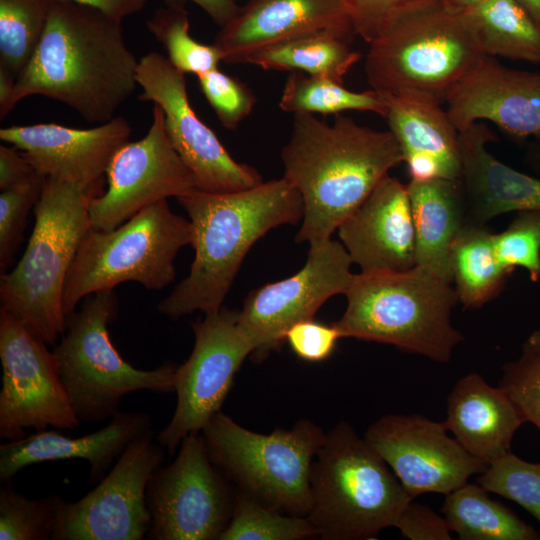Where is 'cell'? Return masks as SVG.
I'll use <instances>...</instances> for the list:
<instances>
[{
	"label": "cell",
	"mask_w": 540,
	"mask_h": 540,
	"mask_svg": "<svg viewBox=\"0 0 540 540\" xmlns=\"http://www.w3.org/2000/svg\"><path fill=\"white\" fill-rule=\"evenodd\" d=\"M58 495L29 499L10 483L0 489V539L46 540L57 522Z\"/></svg>",
	"instance_id": "cell-36"
},
{
	"label": "cell",
	"mask_w": 540,
	"mask_h": 540,
	"mask_svg": "<svg viewBox=\"0 0 540 540\" xmlns=\"http://www.w3.org/2000/svg\"><path fill=\"white\" fill-rule=\"evenodd\" d=\"M279 107L292 114L338 115L344 111L355 110L373 112L384 117L387 112L384 96L373 89L352 91L331 78L298 71L288 75Z\"/></svg>",
	"instance_id": "cell-32"
},
{
	"label": "cell",
	"mask_w": 540,
	"mask_h": 540,
	"mask_svg": "<svg viewBox=\"0 0 540 540\" xmlns=\"http://www.w3.org/2000/svg\"><path fill=\"white\" fill-rule=\"evenodd\" d=\"M444 422L419 414H389L372 423L365 441L385 461L408 495L448 494L488 467L447 434Z\"/></svg>",
	"instance_id": "cell-18"
},
{
	"label": "cell",
	"mask_w": 540,
	"mask_h": 540,
	"mask_svg": "<svg viewBox=\"0 0 540 540\" xmlns=\"http://www.w3.org/2000/svg\"><path fill=\"white\" fill-rule=\"evenodd\" d=\"M446 403L447 430L487 466L511 452L515 433L526 423L507 394L478 373L462 376Z\"/></svg>",
	"instance_id": "cell-26"
},
{
	"label": "cell",
	"mask_w": 540,
	"mask_h": 540,
	"mask_svg": "<svg viewBox=\"0 0 540 540\" xmlns=\"http://www.w3.org/2000/svg\"><path fill=\"white\" fill-rule=\"evenodd\" d=\"M286 178L303 202L297 243L331 238L373 189L404 162L390 130L358 124L338 114L329 124L314 114H293L281 151Z\"/></svg>",
	"instance_id": "cell-2"
},
{
	"label": "cell",
	"mask_w": 540,
	"mask_h": 540,
	"mask_svg": "<svg viewBox=\"0 0 540 540\" xmlns=\"http://www.w3.org/2000/svg\"><path fill=\"white\" fill-rule=\"evenodd\" d=\"M0 438H25L27 429H74L77 418L47 344L9 310L0 309Z\"/></svg>",
	"instance_id": "cell-12"
},
{
	"label": "cell",
	"mask_w": 540,
	"mask_h": 540,
	"mask_svg": "<svg viewBox=\"0 0 540 540\" xmlns=\"http://www.w3.org/2000/svg\"><path fill=\"white\" fill-rule=\"evenodd\" d=\"M145 412H117L108 425L88 435L70 438L41 430L0 445V481L10 483L23 468L45 461L83 459L90 466V481H101L108 470L140 435L151 430Z\"/></svg>",
	"instance_id": "cell-23"
},
{
	"label": "cell",
	"mask_w": 540,
	"mask_h": 540,
	"mask_svg": "<svg viewBox=\"0 0 540 540\" xmlns=\"http://www.w3.org/2000/svg\"><path fill=\"white\" fill-rule=\"evenodd\" d=\"M53 0H0V67L15 78L33 56Z\"/></svg>",
	"instance_id": "cell-33"
},
{
	"label": "cell",
	"mask_w": 540,
	"mask_h": 540,
	"mask_svg": "<svg viewBox=\"0 0 540 540\" xmlns=\"http://www.w3.org/2000/svg\"><path fill=\"white\" fill-rule=\"evenodd\" d=\"M352 264L343 244L329 238L309 244L297 273L251 291L239 310L240 326L255 345L251 357L264 360L293 325L314 319L330 297L345 294L354 277Z\"/></svg>",
	"instance_id": "cell-16"
},
{
	"label": "cell",
	"mask_w": 540,
	"mask_h": 540,
	"mask_svg": "<svg viewBox=\"0 0 540 540\" xmlns=\"http://www.w3.org/2000/svg\"><path fill=\"white\" fill-rule=\"evenodd\" d=\"M493 139L480 122L459 132L460 180L471 224L485 226L491 219L510 212L540 211V179L493 156L487 149Z\"/></svg>",
	"instance_id": "cell-24"
},
{
	"label": "cell",
	"mask_w": 540,
	"mask_h": 540,
	"mask_svg": "<svg viewBox=\"0 0 540 540\" xmlns=\"http://www.w3.org/2000/svg\"><path fill=\"white\" fill-rule=\"evenodd\" d=\"M476 483L517 503L540 525V462L525 461L511 451L490 464Z\"/></svg>",
	"instance_id": "cell-37"
},
{
	"label": "cell",
	"mask_w": 540,
	"mask_h": 540,
	"mask_svg": "<svg viewBox=\"0 0 540 540\" xmlns=\"http://www.w3.org/2000/svg\"><path fill=\"white\" fill-rule=\"evenodd\" d=\"M384 116L407 164L411 181L460 179L459 131L440 104L417 97L383 95Z\"/></svg>",
	"instance_id": "cell-25"
},
{
	"label": "cell",
	"mask_w": 540,
	"mask_h": 540,
	"mask_svg": "<svg viewBox=\"0 0 540 540\" xmlns=\"http://www.w3.org/2000/svg\"><path fill=\"white\" fill-rule=\"evenodd\" d=\"M440 0H342L356 36L367 44L409 14Z\"/></svg>",
	"instance_id": "cell-42"
},
{
	"label": "cell",
	"mask_w": 540,
	"mask_h": 540,
	"mask_svg": "<svg viewBox=\"0 0 540 540\" xmlns=\"http://www.w3.org/2000/svg\"><path fill=\"white\" fill-rule=\"evenodd\" d=\"M138 64L124 40L122 21L89 6L53 0L41 40L16 78L11 107L41 95L87 122L106 123L134 93Z\"/></svg>",
	"instance_id": "cell-1"
},
{
	"label": "cell",
	"mask_w": 540,
	"mask_h": 540,
	"mask_svg": "<svg viewBox=\"0 0 540 540\" xmlns=\"http://www.w3.org/2000/svg\"><path fill=\"white\" fill-rule=\"evenodd\" d=\"M342 338L337 327L311 320L293 325L286 333L285 341L302 360L319 362L327 359Z\"/></svg>",
	"instance_id": "cell-43"
},
{
	"label": "cell",
	"mask_w": 540,
	"mask_h": 540,
	"mask_svg": "<svg viewBox=\"0 0 540 540\" xmlns=\"http://www.w3.org/2000/svg\"><path fill=\"white\" fill-rule=\"evenodd\" d=\"M407 189L415 228V266L452 283V247L468 223L461 180H410Z\"/></svg>",
	"instance_id": "cell-27"
},
{
	"label": "cell",
	"mask_w": 540,
	"mask_h": 540,
	"mask_svg": "<svg viewBox=\"0 0 540 540\" xmlns=\"http://www.w3.org/2000/svg\"><path fill=\"white\" fill-rule=\"evenodd\" d=\"M446 111L460 132L490 121L540 144V73L512 69L485 56L448 97Z\"/></svg>",
	"instance_id": "cell-20"
},
{
	"label": "cell",
	"mask_w": 540,
	"mask_h": 540,
	"mask_svg": "<svg viewBox=\"0 0 540 540\" xmlns=\"http://www.w3.org/2000/svg\"><path fill=\"white\" fill-rule=\"evenodd\" d=\"M441 512L461 540H540V533L480 484L465 483L445 495Z\"/></svg>",
	"instance_id": "cell-30"
},
{
	"label": "cell",
	"mask_w": 540,
	"mask_h": 540,
	"mask_svg": "<svg viewBox=\"0 0 540 540\" xmlns=\"http://www.w3.org/2000/svg\"><path fill=\"white\" fill-rule=\"evenodd\" d=\"M531 160L533 165L540 171V144L534 149Z\"/></svg>",
	"instance_id": "cell-51"
},
{
	"label": "cell",
	"mask_w": 540,
	"mask_h": 540,
	"mask_svg": "<svg viewBox=\"0 0 540 540\" xmlns=\"http://www.w3.org/2000/svg\"><path fill=\"white\" fill-rule=\"evenodd\" d=\"M175 459L150 477L149 540H219L235 504V488L211 462L203 438L186 436Z\"/></svg>",
	"instance_id": "cell-11"
},
{
	"label": "cell",
	"mask_w": 540,
	"mask_h": 540,
	"mask_svg": "<svg viewBox=\"0 0 540 540\" xmlns=\"http://www.w3.org/2000/svg\"><path fill=\"white\" fill-rule=\"evenodd\" d=\"M36 171L22 152L14 146H0V190L8 189Z\"/></svg>",
	"instance_id": "cell-45"
},
{
	"label": "cell",
	"mask_w": 540,
	"mask_h": 540,
	"mask_svg": "<svg viewBox=\"0 0 540 540\" xmlns=\"http://www.w3.org/2000/svg\"><path fill=\"white\" fill-rule=\"evenodd\" d=\"M118 310L113 290L93 294L80 310L66 316L65 331L52 351L80 422L112 418L122 398L136 391L174 392L176 364L138 369L114 347L108 325Z\"/></svg>",
	"instance_id": "cell-9"
},
{
	"label": "cell",
	"mask_w": 540,
	"mask_h": 540,
	"mask_svg": "<svg viewBox=\"0 0 540 540\" xmlns=\"http://www.w3.org/2000/svg\"><path fill=\"white\" fill-rule=\"evenodd\" d=\"M202 93L226 129H236L256 104L252 91L218 68L197 76Z\"/></svg>",
	"instance_id": "cell-41"
},
{
	"label": "cell",
	"mask_w": 540,
	"mask_h": 540,
	"mask_svg": "<svg viewBox=\"0 0 540 540\" xmlns=\"http://www.w3.org/2000/svg\"><path fill=\"white\" fill-rule=\"evenodd\" d=\"M194 347L175 372L174 414L157 435L170 455L190 434H199L221 410L235 374L255 345L239 323V310L221 307L192 323Z\"/></svg>",
	"instance_id": "cell-13"
},
{
	"label": "cell",
	"mask_w": 540,
	"mask_h": 540,
	"mask_svg": "<svg viewBox=\"0 0 540 540\" xmlns=\"http://www.w3.org/2000/svg\"><path fill=\"white\" fill-rule=\"evenodd\" d=\"M540 24V0H518Z\"/></svg>",
	"instance_id": "cell-50"
},
{
	"label": "cell",
	"mask_w": 540,
	"mask_h": 540,
	"mask_svg": "<svg viewBox=\"0 0 540 540\" xmlns=\"http://www.w3.org/2000/svg\"><path fill=\"white\" fill-rule=\"evenodd\" d=\"M190 220L172 212L167 200L144 208L119 227L91 228L68 272L63 310L69 315L86 296L133 281L161 290L175 278L178 251L192 244Z\"/></svg>",
	"instance_id": "cell-10"
},
{
	"label": "cell",
	"mask_w": 540,
	"mask_h": 540,
	"mask_svg": "<svg viewBox=\"0 0 540 540\" xmlns=\"http://www.w3.org/2000/svg\"><path fill=\"white\" fill-rule=\"evenodd\" d=\"M106 175L107 190L94 197L89 207L91 228L96 230H113L146 207L197 189L192 172L169 140L157 104L147 134L120 148Z\"/></svg>",
	"instance_id": "cell-17"
},
{
	"label": "cell",
	"mask_w": 540,
	"mask_h": 540,
	"mask_svg": "<svg viewBox=\"0 0 540 540\" xmlns=\"http://www.w3.org/2000/svg\"><path fill=\"white\" fill-rule=\"evenodd\" d=\"M498 386L540 432V326L523 342L519 356L503 366Z\"/></svg>",
	"instance_id": "cell-38"
},
{
	"label": "cell",
	"mask_w": 540,
	"mask_h": 540,
	"mask_svg": "<svg viewBox=\"0 0 540 540\" xmlns=\"http://www.w3.org/2000/svg\"><path fill=\"white\" fill-rule=\"evenodd\" d=\"M177 200L192 224L195 255L189 275L158 305L172 320L218 311L254 243L303 217L302 198L284 177L231 193L195 189Z\"/></svg>",
	"instance_id": "cell-3"
},
{
	"label": "cell",
	"mask_w": 540,
	"mask_h": 540,
	"mask_svg": "<svg viewBox=\"0 0 540 540\" xmlns=\"http://www.w3.org/2000/svg\"><path fill=\"white\" fill-rule=\"evenodd\" d=\"M101 190L102 181L82 185L45 178L26 250L13 270L1 275V307L47 345H54L65 331L66 278L91 229L90 203Z\"/></svg>",
	"instance_id": "cell-4"
},
{
	"label": "cell",
	"mask_w": 540,
	"mask_h": 540,
	"mask_svg": "<svg viewBox=\"0 0 540 540\" xmlns=\"http://www.w3.org/2000/svg\"><path fill=\"white\" fill-rule=\"evenodd\" d=\"M484 0H440V2L448 9L462 13L473 8Z\"/></svg>",
	"instance_id": "cell-49"
},
{
	"label": "cell",
	"mask_w": 540,
	"mask_h": 540,
	"mask_svg": "<svg viewBox=\"0 0 540 540\" xmlns=\"http://www.w3.org/2000/svg\"><path fill=\"white\" fill-rule=\"evenodd\" d=\"M306 516L325 540L375 539L413 500L385 461L340 422L326 432L310 475Z\"/></svg>",
	"instance_id": "cell-6"
},
{
	"label": "cell",
	"mask_w": 540,
	"mask_h": 540,
	"mask_svg": "<svg viewBox=\"0 0 540 540\" xmlns=\"http://www.w3.org/2000/svg\"><path fill=\"white\" fill-rule=\"evenodd\" d=\"M340 242L361 272L415 266V228L407 184L387 175L338 227Z\"/></svg>",
	"instance_id": "cell-21"
},
{
	"label": "cell",
	"mask_w": 540,
	"mask_h": 540,
	"mask_svg": "<svg viewBox=\"0 0 540 540\" xmlns=\"http://www.w3.org/2000/svg\"><path fill=\"white\" fill-rule=\"evenodd\" d=\"M16 78L6 69L0 67V119L3 120L12 110L11 100Z\"/></svg>",
	"instance_id": "cell-48"
},
{
	"label": "cell",
	"mask_w": 540,
	"mask_h": 540,
	"mask_svg": "<svg viewBox=\"0 0 540 540\" xmlns=\"http://www.w3.org/2000/svg\"><path fill=\"white\" fill-rule=\"evenodd\" d=\"M452 284L465 309H477L493 300L511 275L499 262L494 233L483 225L467 223L451 251Z\"/></svg>",
	"instance_id": "cell-31"
},
{
	"label": "cell",
	"mask_w": 540,
	"mask_h": 540,
	"mask_svg": "<svg viewBox=\"0 0 540 540\" xmlns=\"http://www.w3.org/2000/svg\"><path fill=\"white\" fill-rule=\"evenodd\" d=\"M95 8L104 14L123 21L139 12L149 0H67Z\"/></svg>",
	"instance_id": "cell-46"
},
{
	"label": "cell",
	"mask_w": 540,
	"mask_h": 540,
	"mask_svg": "<svg viewBox=\"0 0 540 540\" xmlns=\"http://www.w3.org/2000/svg\"><path fill=\"white\" fill-rule=\"evenodd\" d=\"M45 178L37 172L0 194V268L6 271L22 240L26 219L36 205Z\"/></svg>",
	"instance_id": "cell-40"
},
{
	"label": "cell",
	"mask_w": 540,
	"mask_h": 540,
	"mask_svg": "<svg viewBox=\"0 0 540 540\" xmlns=\"http://www.w3.org/2000/svg\"><path fill=\"white\" fill-rule=\"evenodd\" d=\"M494 247L500 264L508 272L521 267L531 281H539L540 211L517 212L505 230L494 234Z\"/></svg>",
	"instance_id": "cell-39"
},
{
	"label": "cell",
	"mask_w": 540,
	"mask_h": 540,
	"mask_svg": "<svg viewBox=\"0 0 540 540\" xmlns=\"http://www.w3.org/2000/svg\"><path fill=\"white\" fill-rule=\"evenodd\" d=\"M319 31L356 36L342 0H248L213 44L222 62L239 64L260 48Z\"/></svg>",
	"instance_id": "cell-22"
},
{
	"label": "cell",
	"mask_w": 540,
	"mask_h": 540,
	"mask_svg": "<svg viewBox=\"0 0 540 540\" xmlns=\"http://www.w3.org/2000/svg\"><path fill=\"white\" fill-rule=\"evenodd\" d=\"M201 436L211 462L235 486L278 512L307 516L311 467L326 432L308 419L270 434L248 430L217 412Z\"/></svg>",
	"instance_id": "cell-8"
},
{
	"label": "cell",
	"mask_w": 540,
	"mask_h": 540,
	"mask_svg": "<svg viewBox=\"0 0 540 540\" xmlns=\"http://www.w3.org/2000/svg\"><path fill=\"white\" fill-rule=\"evenodd\" d=\"M184 75L167 57L151 52L139 60L137 83L143 92L138 98L161 107L169 140L192 172L197 190L231 193L262 183L260 173L234 160L194 112Z\"/></svg>",
	"instance_id": "cell-15"
},
{
	"label": "cell",
	"mask_w": 540,
	"mask_h": 540,
	"mask_svg": "<svg viewBox=\"0 0 540 540\" xmlns=\"http://www.w3.org/2000/svg\"><path fill=\"white\" fill-rule=\"evenodd\" d=\"M368 45L364 70L371 89L440 105L486 56L462 16L440 1L400 19Z\"/></svg>",
	"instance_id": "cell-7"
},
{
	"label": "cell",
	"mask_w": 540,
	"mask_h": 540,
	"mask_svg": "<svg viewBox=\"0 0 540 540\" xmlns=\"http://www.w3.org/2000/svg\"><path fill=\"white\" fill-rule=\"evenodd\" d=\"M354 36L337 31H319L260 48L240 63L264 70L298 71L343 83L344 76L360 60L352 45Z\"/></svg>",
	"instance_id": "cell-28"
},
{
	"label": "cell",
	"mask_w": 540,
	"mask_h": 540,
	"mask_svg": "<svg viewBox=\"0 0 540 540\" xmlns=\"http://www.w3.org/2000/svg\"><path fill=\"white\" fill-rule=\"evenodd\" d=\"M459 14L486 56L540 64V24L518 0H484Z\"/></svg>",
	"instance_id": "cell-29"
},
{
	"label": "cell",
	"mask_w": 540,
	"mask_h": 540,
	"mask_svg": "<svg viewBox=\"0 0 540 540\" xmlns=\"http://www.w3.org/2000/svg\"><path fill=\"white\" fill-rule=\"evenodd\" d=\"M344 295L346 309L333 323L342 338L393 345L439 363L464 341L451 321L458 303L452 283L421 267L354 274Z\"/></svg>",
	"instance_id": "cell-5"
},
{
	"label": "cell",
	"mask_w": 540,
	"mask_h": 540,
	"mask_svg": "<svg viewBox=\"0 0 540 540\" xmlns=\"http://www.w3.org/2000/svg\"><path fill=\"white\" fill-rule=\"evenodd\" d=\"M152 430L134 439L105 477L75 502L60 496L52 540H142L151 516L146 504L150 477L165 460Z\"/></svg>",
	"instance_id": "cell-14"
},
{
	"label": "cell",
	"mask_w": 540,
	"mask_h": 540,
	"mask_svg": "<svg viewBox=\"0 0 540 540\" xmlns=\"http://www.w3.org/2000/svg\"><path fill=\"white\" fill-rule=\"evenodd\" d=\"M394 527L409 540H451L444 516L429 506L411 500L398 516Z\"/></svg>",
	"instance_id": "cell-44"
},
{
	"label": "cell",
	"mask_w": 540,
	"mask_h": 540,
	"mask_svg": "<svg viewBox=\"0 0 540 540\" xmlns=\"http://www.w3.org/2000/svg\"><path fill=\"white\" fill-rule=\"evenodd\" d=\"M201 7L220 27L229 22L239 9L235 0H190Z\"/></svg>",
	"instance_id": "cell-47"
},
{
	"label": "cell",
	"mask_w": 540,
	"mask_h": 540,
	"mask_svg": "<svg viewBox=\"0 0 540 540\" xmlns=\"http://www.w3.org/2000/svg\"><path fill=\"white\" fill-rule=\"evenodd\" d=\"M235 491L233 514L219 540H300L318 536L307 517L278 512Z\"/></svg>",
	"instance_id": "cell-35"
},
{
	"label": "cell",
	"mask_w": 540,
	"mask_h": 540,
	"mask_svg": "<svg viewBox=\"0 0 540 540\" xmlns=\"http://www.w3.org/2000/svg\"><path fill=\"white\" fill-rule=\"evenodd\" d=\"M146 25L165 48L171 64L184 74L198 76L222 62L214 44L200 43L190 35L189 15L182 4L170 3L157 10Z\"/></svg>",
	"instance_id": "cell-34"
},
{
	"label": "cell",
	"mask_w": 540,
	"mask_h": 540,
	"mask_svg": "<svg viewBox=\"0 0 540 540\" xmlns=\"http://www.w3.org/2000/svg\"><path fill=\"white\" fill-rule=\"evenodd\" d=\"M131 133L130 123L117 116L89 129L55 123L9 126L0 129V139L19 149L44 178L93 185L102 181Z\"/></svg>",
	"instance_id": "cell-19"
}]
</instances>
